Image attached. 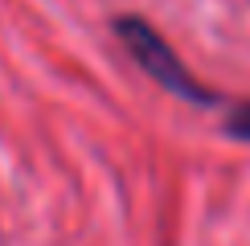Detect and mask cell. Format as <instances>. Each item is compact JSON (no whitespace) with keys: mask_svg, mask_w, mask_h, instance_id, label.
<instances>
[{"mask_svg":"<svg viewBox=\"0 0 250 246\" xmlns=\"http://www.w3.org/2000/svg\"><path fill=\"white\" fill-rule=\"evenodd\" d=\"M111 33L119 37V45L127 49V58L160 90H168V95L193 102V107H226V95H222V90H213V86H205V82L185 66L181 54L168 45V37H164L148 17L119 13V17H111Z\"/></svg>","mask_w":250,"mask_h":246,"instance_id":"1","label":"cell"},{"mask_svg":"<svg viewBox=\"0 0 250 246\" xmlns=\"http://www.w3.org/2000/svg\"><path fill=\"white\" fill-rule=\"evenodd\" d=\"M222 131L238 144H250V99L226 102V115H222Z\"/></svg>","mask_w":250,"mask_h":246,"instance_id":"2","label":"cell"}]
</instances>
